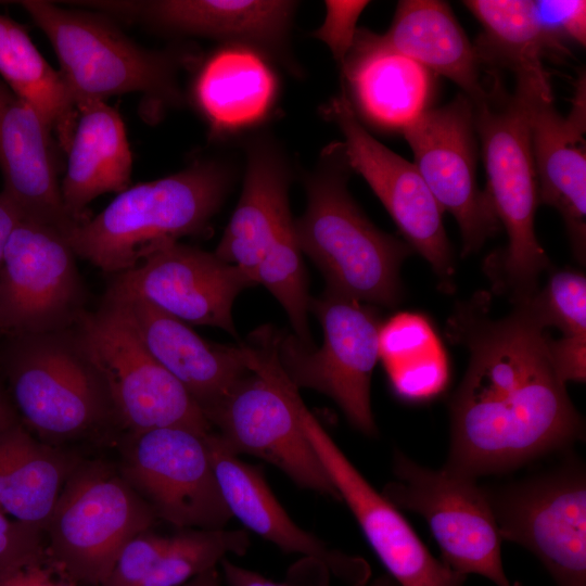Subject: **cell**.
Returning <instances> with one entry per match:
<instances>
[{"instance_id": "obj_44", "label": "cell", "mask_w": 586, "mask_h": 586, "mask_svg": "<svg viewBox=\"0 0 586 586\" xmlns=\"http://www.w3.org/2000/svg\"><path fill=\"white\" fill-rule=\"evenodd\" d=\"M373 586H398L393 579L382 578L375 582Z\"/></svg>"}, {"instance_id": "obj_16", "label": "cell", "mask_w": 586, "mask_h": 586, "mask_svg": "<svg viewBox=\"0 0 586 586\" xmlns=\"http://www.w3.org/2000/svg\"><path fill=\"white\" fill-rule=\"evenodd\" d=\"M302 430L317 454L340 500H344L371 548L398 586H462L466 575L436 559L411 525L354 467L302 400L283 382Z\"/></svg>"}, {"instance_id": "obj_3", "label": "cell", "mask_w": 586, "mask_h": 586, "mask_svg": "<svg viewBox=\"0 0 586 586\" xmlns=\"http://www.w3.org/2000/svg\"><path fill=\"white\" fill-rule=\"evenodd\" d=\"M231 170L201 160L119 192L67 234L76 256L110 275L128 271L160 245L205 230L229 191Z\"/></svg>"}, {"instance_id": "obj_17", "label": "cell", "mask_w": 586, "mask_h": 586, "mask_svg": "<svg viewBox=\"0 0 586 586\" xmlns=\"http://www.w3.org/2000/svg\"><path fill=\"white\" fill-rule=\"evenodd\" d=\"M342 132L346 161L380 199L408 245L431 265L442 289H453L455 258L443 211L413 163L379 142L358 118L346 92L324 109Z\"/></svg>"}, {"instance_id": "obj_33", "label": "cell", "mask_w": 586, "mask_h": 586, "mask_svg": "<svg viewBox=\"0 0 586 586\" xmlns=\"http://www.w3.org/2000/svg\"><path fill=\"white\" fill-rule=\"evenodd\" d=\"M293 219L280 230L262 257L253 276L282 305L294 335L304 346H314L308 326L310 297L302 252L297 244Z\"/></svg>"}, {"instance_id": "obj_30", "label": "cell", "mask_w": 586, "mask_h": 586, "mask_svg": "<svg viewBox=\"0 0 586 586\" xmlns=\"http://www.w3.org/2000/svg\"><path fill=\"white\" fill-rule=\"evenodd\" d=\"M0 78L40 116L67 153L78 110L60 71L34 44L27 29L0 14Z\"/></svg>"}, {"instance_id": "obj_40", "label": "cell", "mask_w": 586, "mask_h": 586, "mask_svg": "<svg viewBox=\"0 0 586 586\" xmlns=\"http://www.w3.org/2000/svg\"><path fill=\"white\" fill-rule=\"evenodd\" d=\"M220 564L228 586H289L272 582L254 571L232 563L226 558L220 561Z\"/></svg>"}, {"instance_id": "obj_7", "label": "cell", "mask_w": 586, "mask_h": 586, "mask_svg": "<svg viewBox=\"0 0 586 586\" xmlns=\"http://www.w3.org/2000/svg\"><path fill=\"white\" fill-rule=\"evenodd\" d=\"M279 337L272 329L263 328L250 343L241 344L244 364L253 374L241 378L207 419L237 456H256L296 485L340 500L283 386Z\"/></svg>"}, {"instance_id": "obj_1", "label": "cell", "mask_w": 586, "mask_h": 586, "mask_svg": "<svg viewBox=\"0 0 586 586\" xmlns=\"http://www.w3.org/2000/svg\"><path fill=\"white\" fill-rule=\"evenodd\" d=\"M447 329L468 348L469 364L450 402L445 467L473 479L504 473L582 437V418L530 297L493 319L488 294H475L459 304Z\"/></svg>"}, {"instance_id": "obj_43", "label": "cell", "mask_w": 586, "mask_h": 586, "mask_svg": "<svg viewBox=\"0 0 586 586\" xmlns=\"http://www.w3.org/2000/svg\"><path fill=\"white\" fill-rule=\"evenodd\" d=\"M181 586H220V578L216 568L209 569Z\"/></svg>"}, {"instance_id": "obj_15", "label": "cell", "mask_w": 586, "mask_h": 586, "mask_svg": "<svg viewBox=\"0 0 586 586\" xmlns=\"http://www.w3.org/2000/svg\"><path fill=\"white\" fill-rule=\"evenodd\" d=\"M402 133L432 195L443 212L455 217L462 255L477 252L500 224L476 179L473 102L461 92L443 106L425 110Z\"/></svg>"}, {"instance_id": "obj_10", "label": "cell", "mask_w": 586, "mask_h": 586, "mask_svg": "<svg viewBox=\"0 0 586 586\" xmlns=\"http://www.w3.org/2000/svg\"><path fill=\"white\" fill-rule=\"evenodd\" d=\"M309 310L321 323L323 343L306 347L294 334L280 335L278 357L284 372L297 388L332 398L354 428L374 435L370 384L382 324L377 311L328 290L310 300Z\"/></svg>"}, {"instance_id": "obj_6", "label": "cell", "mask_w": 586, "mask_h": 586, "mask_svg": "<svg viewBox=\"0 0 586 586\" xmlns=\"http://www.w3.org/2000/svg\"><path fill=\"white\" fill-rule=\"evenodd\" d=\"M52 44L76 103L139 92L179 103L178 54L141 47L104 14L42 0L20 1Z\"/></svg>"}, {"instance_id": "obj_38", "label": "cell", "mask_w": 586, "mask_h": 586, "mask_svg": "<svg viewBox=\"0 0 586 586\" xmlns=\"http://www.w3.org/2000/svg\"><path fill=\"white\" fill-rule=\"evenodd\" d=\"M0 586H80L69 578L47 551L27 563L0 572Z\"/></svg>"}, {"instance_id": "obj_20", "label": "cell", "mask_w": 586, "mask_h": 586, "mask_svg": "<svg viewBox=\"0 0 586 586\" xmlns=\"http://www.w3.org/2000/svg\"><path fill=\"white\" fill-rule=\"evenodd\" d=\"M173 33L282 52L296 2L283 0H153L90 4Z\"/></svg>"}, {"instance_id": "obj_11", "label": "cell", "mask_w": 586, "mask_h": 586, "mask_svg": "<svg viewBox=\"0 0 586 586\" xmlns=\"http://www.w3.org/2000/svg\"><path fill=\"white\" fill-rule=\"evenodd\" d=\"M393 472L395 480L385 486L384 497L426 521L446 565L466 576L477 574L497 586H512L502 565L495 515L476 479L447 467H422L400 453L394 457Z\"/></svg>"}, {"instance_id": "obj_22", "label": "cell", "mask_w": 586, "mask_h": 586, "mask_svg": "<svg viewBox=\"0 0 586 586\" xmlns=\"http://www.w3.org/2000/svg\"><path fill=\"white\" fill-rule=\"evenodd\" d=\"M123 302L153 357L187 390L207 416L249 369L243 349L203 340L188 323L148 301L109 288ZM208 420V419H207Z\"/></svg>"}, {"instance_id": "obj_18", "label": "cell", "mask_w": 586, "mask_h": 586, "mask_svg": "<svg viewBox=\"0 0 586 586\" xmlns=\"http://www.w3.org/2000/svg\"><path fill=\"white\" fill-rule=\"evenodd\" d=\"M110 284L186 323L219 328L237 337L234 300L255 283L214 252L169 241L135 268L114 275Z\"/></svg>"}, {"instance_id": "obj_13", "label": "cell", "mask_w": 586, "mask_h": 586, "mask_svg": "<svg viewBox=\"0 0 586 586\" xmlns=\"http://www.w3.org/2000/svg\"><path fill=\"white\" fill-rule=\"evenodd\" d=\"M67 237L22 217L0 266V335L73 328L87 310V292Z\"/></svg>"}, {"instance_id": "obj_21", "label": "cell", "mask_w": 586, "mask_h": 586, "mask_svg": "<svg viewBox=\"0 0 586 586\" xmlns=\"http://www.w3.org/2000/svg\"><path fill=\"white\" fill-rule=\"evenodd\" d=\"M1 193L22 217L66 237L79 225L67 211L51 151V133L36 111L0 78Z\"/></svg>"}, {"instance_id": "obj_32", "label": "cell", "mask_w": 586, "mask_h": 586, "mask_svg": "<svg viewBox=\"0 0 586 586\" xmlns=\"http://www.w3.org/2000/svg\"><path fill=\"white\" fill-rule=\"evenodd\" d=\"M379 359L396 395L410 402L440 394L449 379L445 347L428 317L402 311L381 324Z\"/></svg>"}, {"instance_id": "obj_4", "label": "cell", "mask_w": 586, "mask_h": 586, "mask_svg": "<svg viewBox=\"0 0 586 586\" xmlns=\"http://www.w3.org/2000/svg\"><path fill=\"white\" fill-rule=\"evenodd\" d=\"M0 361L24 426L60 447L118 428L106 385L74 327L5 337Z\"/></svg>"}, {"instance_id": "obj_24", "label": "cell", "mask_w": 586, "mask_h": 586, "mask_svg": "<svg viewBox=\"0 0 586 586\" xmlns=\"http://www.w3.org/2000/svg\"><path fill=\"white\" fill-rule=\"evenodd\" d=\"M352 105L371 124L403 131L429 109L432 77L425 67L358 29L341 65Z\"/></svg>"}, {"instance_id": "obj_19", "label": "cell", "mask_w": 586, "mask_h": 586, "mask_svg": "<svg viewBox=\"0 0 586 586\" xmlns=\"http://www.w3.org/2000/svg\"><path fill=\"white\" fill-rule=\"evenodd\" d=\"M585 84L564 117L553 106L549 80L517 78L530 125L539 202L562 216L575 258L586 257Z\"/></svg>"}, {"instance_id": "obj_34", "label": "cell", "mask_w": 586, "mask_h": 586, "mask_svg": "<svg viewBox=\"0 0 586 586\" xmlns=\"http://www.w3.org/2000/svg\"><path fill=\"white\" fill-rule=\"evenodd\" d=\"M531 301L546 328L556 327L562 336H586V278L575 270L555 272Z\"/></svg>"}, {"instance_id": "obj_35", "label": "cell", "mask_w": 586, "mask_h": 586, "mask_svg": "<svg viewBox=\"0 0 586 586\" xmlns=\"http://www.w3.org/2000/svg\"><path fill=\"white\" fill-rule=\"evenodd\" d=\"M44 552L43 527L0 512V572L35 560Z\"/></svg>"}, {"instance_id": "obj_25", "label": "cell", "mask_w": 586, "mask_h": 586, "mask_svg": "<svg viewBox=\"0 0 586 586\" xmlns=\"http://www.w3.org/2000/svg\"><path fill=\"white\" fill-rule=\"evenodd\" d=\"M246 155L241 196L214 253L253 281L262 257L292 220L290 171L283 153L267 139L249 144Z\"/></svg>"}, {"instance_id": "obj_2", "label": "cell", "mask_w": 586, "mask_h": 586, "mask_svg": "<svg viewBox=\"0 0 586 586\" xmlns=\"http://www.w3.org/2000/svg\"><path fill=\"white\" fill-rule=\"evenodd\" d=\"M351 173L342 142L321 152L305 178L307 205L293 222L295 238L321 270L328 291L393 307L402 300L399 268L411 247L368 220L348 191Z\"/></svg>"}, {"instance_id": "obj_37", "label": "cell", "mask_w": 586, "mask_h": 586, "mask_svg": "<svg viewBox=\"0 0 586 586\" xmlns=\"http://www.w3.org/2000/svg\"><path fill=\"white\" fill-rule=\"evenodd\" d=\"M368 1H326L327 14L315 36L331 49L340 65L348 54L357 34L356 23Z\"/></svg>"}, {"instance_id": "obj_9", "label": "cell", "mask_w": 586, "mask_h": 586, "mask_svg": "<svg viewBox=\"0 0 586 586\" xmlns=\"http://www.w3.org/2000/svg\"><path fill=\"white\" fill-rule=\"evenodd\" d=\"M157 521L117 466L84 459L44 526L46 551L80 586H101L126 544Z\"/></svg>"}, {"instance_id": "obj_28", "label": "cell", "mask_w": 586, "mask_h": 586, "mask_svg": "<svg viewBox=\"0 0 586 586\" xmlns=\"http://www.w3.org/2000/svg\"><path fill=\"white\" fill-rule=\"evenodd\" d=\"M380 38L430 73L450 79L472 102L484 95L474 44L447 2L399 1L388 30Z\"/></svg>"}, {"instance_id": "obj_23", "label": "cell", "mask_w": 586, "mask_h": 586, "mask_svg": "<svg viewBox=\"0 0 586 586\" xmlns=\"http://www.w3.org/2000/svg\"><path fill=\"white\" fill-rule=\"evenodd\" d=\"M215 476L231 513L244 526L283 551L305 555L347 583L358 585L366 577L355 559L331 550L304 531L277 500L262 472L240 460L217 433L205 436Z\"/></svg>"}, {"instance_id": "obj_45", "label": "cell", "mask_w": 586, "mask_h": 586, "mask_svg": "<svg viewBox=\"0 0 586 586\" xmlns=\"http://www.w3.org/2000/svg\"><path fill=\"white\" fill-rule=\"evenodd\" d=\"M512 586H522L519 582H515L514 584H512Z\"/></svg>"}, {"instance_id": "obj_42", "label": "cell", "mask_w": 586, "mask_h": 586, "mask_svg": "<svg viewBox=\"0 0 586 586\" xmlns=\"http://www.w3.org/2000/svg\"><path fill=\"white\" fill-rule=\"evenodd\" d=\"M20 421L7 392L0 387V431Z\"/></svg>"}, {"instance_id": "obj_36", "label": "cell", "mask_w": 586, "mask_h": 586, "mask_svg": "<svg viewBox=\"0 0 586 586\" xmlns=\"http://www.w3.org/2000/svg\"><path fill=\"white\" fill-rule=\"evenodd\" d=\"M540 21L561 52L565 43L585 46L586 41V2L581 0L536 1Z\"/></svg>"}, {"instance_id": "obj_12", "label": "cell", "mask_w": 586, "mask_h": 586, "mask_svg": "<svg viewBox=\"0 0 586 586\" xmlns=\"http://www.w3.org/2000/svg\"><path fill=\"white\" fill-rule=\"evenodd\" d=\"M206 434L183 428L125 432L117 469L157 520L181 530H219L231 519Z\"/></svg>"}, {"instance_id": "obj_26", "label": "cell", "mask_w": 586, "mask_h": 586, "mask_svg": "<svg viewBox=\"0 0 586 586\" xmlns=\"http://www.w3.org/2000/svg\"><path fill=\"white\" fill-rule=\"evenodd\" d=\"M78 118L60 183L63 202L78 224L99 195L122 192L130 184L132 157L119 113L105 101L77 104Z\"/></svg>"}, {"instance_id": "obj_39", "label": "cell", "mask_w": 586, "mask_h": 586, "mask_svg": "<svg viewBox=\"0 0 586 586\" xmlns=\"http://www.w3.org/2000/svg\"><path fill=\"white\" fill-rule=\"evenodd\" d=\"M549 349L556 370L565 383L585 381L586 336L550 337Z\"/></svg>"}, {"instance_id": "obj_27", "label": "cell", "mask_w": 586, "mask_h": 586, "mask_svg": "<svg viewBox=\"0 0 586 586\" xmlns=\"http://www.w3.org/2000/svg\"><path fill=\"white\" fill-rule=\"evenodd\" d=\"M277 78L259 51L229 43L209 55L193 84V100L214 133L259 123L272 107Z\"/></svg>"}, {"instance_id": "obj_14", "label": "cell", "mask_w": 586, "mask_h": 586, "mask_svg": "<svg viewBox=\"0 0 586 586\" xmlns=\"http://www.w3.org/2000/svg\"><path fill=\"white\" fill-rule=\"evenodd\" d=\"M486 493L501 539L531 551L558 586H586V479L581 467L565 466Z\"/></svg>"}, {"instance_id": "obj_8", "label": "cell", "mask_w": 586, "mask_h": 586, "mask_svg": "<svg viewBox=\"0 0 586 586\" xmlns=\"http://www.w3.org/2000/svg\"><path fill=\"white\" fill-rule=\"evenodd\" d=\"M74 330L106 385L119 429L212 432L201 407L153 357L122 300L110 289L99 307L87 309Z\"/></svg>"}, {"instance_id": "obj_5", "label": "cell", "mask_w": 586, "mask_h": 586, "mask_svg": "<svg viewBox=\"0 0 586 586\" xmlns=\"http://www.w3.org/2000/svg\"><path fill=\"white\" fill-rule=\"evenodd\" d=\"M476 135L487 175V193L508 234V245L487 262L497 291L519 302L538 291L549 260L534 229L540 204L530 125L520 95L500 85L473 102Z\"/></svg>"}, {"instance_id": "obj_29", "label": "cell", "mask_w": 586, "mask_h": 586, "mask_svg": "<svg viewBox=\"0 0 586 586\" xmlns=\"http://www.w3.org/2000/svg\"><path fill=\"white\" fill-rule=\"evenodd\" d=\"M84 460L47 444L21 421L0 431V512L44 528L69 475Z\"/></svg>"}, {"instance_id": "obj_31", "label": "cell", "mask_w": 586, "mask_h": 586, "mask_svg": "<svg viewBox=\"0 0 586 586\" xmlns=\"http://www.w3.org/2000/svg\"><path fill=\"white\" fill-rule=\"evenodd\" d=\"M462 3L483 27L474 44L481 65L510 69L515 78L549 80L544 59L559 50L540 21L536 1L468 0Z\"/></svg>"}, {"instance_id": "obj_41", "label": "cell", "mask_w": 586, "mask_h": 586, "mask_svg": "<svg viewBox=\"0 0 586 586\" xmlns=\"http://www.w3.org/2000/svg\"><path fill=\"white\" fill-rule=\"evenodd\" d=\"M21 218L18 209L0 192V266L9 237Z\"/></svg>"}]
</instances>
